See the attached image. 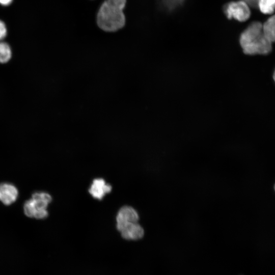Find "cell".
<instances>
[{
  "label": "cell",
  "mask_w": 275,
  "mask_h": 275,
  "mask_svg": "<svg viewBox=\"0 0 275 275\" xmlns=\"http://www.w3.org/2000/svg\"><path fill=\"white\" fill-rule=\"evenodd\" d=\"M116 226L122 237L127 240H138L144 235V229L138 222Z\"/></svg>",
  "instance_id": "obj_5"
},
{
  "label": "cell",
  "mask_w": 275,
  "mask_h": 275,
  "mask_svg": "<svg viewBox=\"0 0 275 275\" xmlns=\"http://www.w3.org/2000/svg\"><path fill=\"white\" fill-rule=\"evenodd\" d=\"M240 43L248 54H266L271 49V42L264 35L263 25L259 22L251 24L241 34Z\"/></svg>",
  "instance_id": "obj_2"
},
{
  "label": "cell",
  "mask_w": 275,
  "mask_h": 275,
  "mask_svg": "<svg viewBox=\"0 0 275 275\" xmlns=\"http://www.w3.org/2000/svg\"><path fill=\"white\" fill-rule=\"evenodd\" d=\"M273 79H274V80L275 81V70H274V72H273Z\"/></svg>",
  "instance_id": "obj_15"
},
{
  "label": "cell",
  "mask_w": 275,
  "mask_h": 275,
  "mask_svg": "<svg viewBox=\"0 0 275 275\" xmlns=\"http://www.w3.org/2000/svg\"><path fill=\"white\" fill-rule=\"evenodd\" d=\"M274 189H275V185H274Z\"/></svg>",
  "instance_id": "obj_16"
},
{
  "label": "cell",
  "mask_w": 275,
  "mask_h": 275,
  "mask_svg": "<svg viewBox=\"0 0 275 275\" xmlns=\"http://www.w3.org/2000/svg\"><path fill=\"white\" fill-rule=\"evenodd\" d=\"M12 2V0H0V4L4 6H8Z\"/></svg>",
  "instance_id": "obj_14"
},
{
  "label": "cell",
  "mask_w": 275,
  "mask_h": 275,
  "mask_svg": "<svg viewBox=\"0 0 275 275\" xmlns=\"http://www.w3.org/2000/svg\"><path fill=\"white\" fill-rule=\"evenodd\" d=\"M111 190L112 186L110 184L106 183L102 178H97L93 180L89 191L94 198L101 200L106 194L111 192Z\"/></svg>",
  "instance_id": "obj_7"
},
{
  "label": "cell",
  "mask_w": 275,
  "mask_h": 275,
  "mask_svg": "<svg viewBox=\"0 0 275 275\" xmlns=\"http://www.w3.org/2000/svg\"><path fill=\"white\" fill-rule=\"evenodd\" d=\"M139 219V214L133 208L125 206L122 207L118 212L116 217L117 226L137 223Z\"/></svg>",
  "instance_id": "obj_6"
},
{
  "label": "cell",
  "mask_w": 275,
  "mask_h": 275,
  "mask_svg": "<svg viewBox=\"0 0 275 275\" xmlns=\"http://www.w3.org/2000/svg\"><path fill=\"white\" fill-rule=\"evenodd\" d=\"M18 194L17 188L12 184L6 183L0 184V201L3 204L9 205L14 203Z\"/></svg>",
  "instance_id": "obj_8"
},
{
  "label": "cell",
  "mask_w": 275,
  "mask_h": 275,
  "mask_svg": "<svg viewBox=\"0 0 275 275\" xmlns=\"http://www.w3.org/2000/svg\"><path fill=\"white\" fill-rule=\"evenodd\" d=\"M162 3L169 10L174 9L177 6L181 4L184 0H161ZM162 4V5H163Z\"/></svg>",
  "instance_id": "obj_12"
},
{
  "label": "cell",
  "mask_w": 275,
  "mask_h": 275,
  "mask_svg": "<svg viewBox=\"0 0 275 275\" xmlns=\"http://www.w3.org/2000/svg\"><path fill=\"white\" fill-rule=\"evenodd\" d=\"M7 35V29L5 23L0 20V40H3Z\"/></svg>",
  "instance_id": "obj_13"
},
{
  "label": "cell",
  "mask_w": 275,
  "mask_h": 275,
  "mask_svg": "<svg viewBox=\"0 0 275 275\" xmlns=\"http://www.w3.org/2000/svg\"><path fill=\"white\" fill-rule=\"evenodd\" d=\"M224 11L228 18H233L239 21L246 20L251 14L248 5L243 1L231 2L226 4Z\"/></svg>",
  "instance_id": "obj_4"
},
{
  "label": "cell",
  "mask_w": 275,
  "mask_h": 275,
  "mask_svg": "<svg viewBox=\"0 0 275 275\" xmlns=\"http://www.w3.org/2000/svg\"><path fill=\"white\" fill-rule=\"evenodd\" d=\"M126 2V0L104 1L97 13L98 26L106 32H115L122 29L126 23L123 10Z\"/></svg>",
  "instance_id": "obj_1"
},
{
  "label": "cell",
  "mask_w": 275,
  "mask_h": 275,
  "mask_svg": "<svg viewBox=\"0 0 275 275\" xmlns=\"http://www.w3.org/2000/svg\"><path fill=\"white\" fill-rule=\"evenodd\" d=\"M258 6L261 12L270 14L275 10V0H259Z\"/></svg>",
  "instance_id": "obj_10"
},
{
  "label": "cell",
  "mask_w": 275,
  "mask_h": 275,
  "mask_svg": "<svg viewBox=\"0 0 275 275\" xmlns=\"http://www.w3.org/2000/svg\"><path fill=\"white\" fill-rule=\"evenodd\" d=\"M51 200V197L47 193H35L25 202L24 212L28 217L43 219L48 216L46 208Z\"/></svg>",
  "instance_id": "obj_3"
},
{
  "label": "cell",
  "mask_w": 275,
  "mask_h": 275,
  "mask_svg": "<svg viewBox=\"0 0 275 275\" xmlns=\"http://www.w3.org/2000/svg\"><path fill=\"white\" fill-rule=\"evenodd\" d=\"M263 32L270 42H275V15L269 17L264 23Z\"/></svg>",
  "instance_id": "obj_9"
},
{
  "label": "cell",
  "mask_w": 275,
  "mask_h": 275,
  "mask_svg": "<svg viewBox=\"0 0 275 275\" xmlns=\"http://www.w3.org/2000/svg\"><path fill=\"white\" fill-rule=\"evenodd\" d=\"M12 52L9 45L3 42H0V63L8 62L11 58Z\"/></svg>",
  "instance_id": "obj_11"
}]
</instances>
